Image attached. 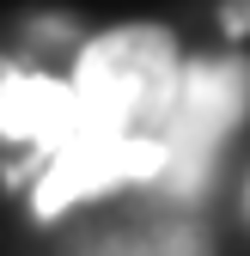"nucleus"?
Listing matches in <instances>:
<instances>
[{"label":"nucleus","instance_id":"nucleus-2","mask_svg":"<svg viewBox=\"0 0 250 256\" xmlns=\"http://www.w3.org/2000/svg\"><path fill=\"white\" fill-rule=\"evenodd\" d=\"M250 110V61L244 55H226V61H190L183 68V98H177V116H171V171L165 183L183 189V196H196L208 183V165L220 140L244 122Z\"/></svg>","mask_w":250,"mask_h":256},{"label":"nucleus","instance_id":"nucleus-3","mask_svg":"<svg viewBox=\"0 0 250 256\" xmlns=\"http://www.w3.org/2000/svg\"><path fill=\"white\" fill-rule=\"evenodd\" d=\"M171 146L165 140H110V134H68L37 177V220H55L80 202H98L122 183H165Z\"/></svg>","mask_w":250,"mask_h":256},{"label":"nucleus","instance_id":"nucleus-6","mask_svg":"<svg viewBox=\"0 0 250 256\" xmlns=\"http://www.w3.org/2000/svg\"><path fill=\"white\" fill-rule=\"evenodd\" d=\"M226 37H232V43L250 37V0H232V6H226Z\"/></svg>","mask_w":250,"mask_h":256},{"label":"nucleus","instance_id":"nucleus-5","mask_svg":"<svg viewBox=\"0 0 250 256\" xmlns=\"http://www.w3.org/2000/svg\"><path fill=\"white\" fill-rule=\"evenodd\" d=\"M128 256H202V238L196 232H165V238H152V244H140Z\"/></svg>","mask_w":250,"mask_h":256},{"label":"nucleus","instance_id":"nucleus-1","mask_svg":"<svg viewBox=\"0 0 250 256\" xmlns=\"http://www.w3.org/2000/svg\"><path fill=\"white\" fill-rule=\"evenodd\" d=\"M183 68L165 24H116L98 30L74 61V128L68 134H110V140H165L183 98Z\"/></svg>","mask_w":250,"mask_h":256},{"label":"nucleus","instance_id":"nucleus-4","mask_svg":"<svg viewBox=\"0 0 250 256\" xmlns=\"http://www.w3.org/2000/svg\"><path fill=\"white\" fill-rule=\"evenodd\" d=\"M68 128H74V80L0 68V134L6 140H24L49 158L68 140Z\"/></svg>","mask_w":250,"mask_h":256}]
</instances>
